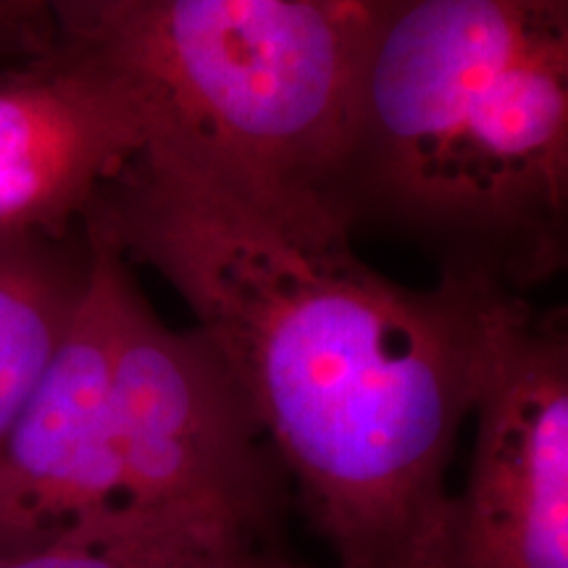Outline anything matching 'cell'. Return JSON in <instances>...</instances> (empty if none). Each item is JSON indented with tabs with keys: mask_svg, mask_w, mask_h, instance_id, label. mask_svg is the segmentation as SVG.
Here are the masks:
<instances>
[{
	"mask_svg": "<svg viewBox=\"0 0 568 568\" xmlns=\"http://www.w3.org/2000/svg\"><path fill=\"white\" fill-rule=\"evenodd\" d=\"M88 226L0 230V447L67 337L88 290Z\"/></svg>",
	"mask_w": 568,
	"mask_h": 568,
	"instance_id": "52a82bcc",
	"label": "cell"
},
{
	"mask_svg": "<svg viewBox=\"0 0 568 568\" xmlns=\"http://www.w3.org/2000/svg\"><path fill=\"white\" fill-rule=\"evenodd\" d=\"M90 280L67 337L0 447V556L126 510L111 403L113 284L122 253L95 226Z\"/></svg>",
	"mask_w": 568,
	"mask_h": 568,
	"instance_id": "5b68a950",
	"label": "cell"
},
{
	"mask_svg": "<svg viewBox=\"0 0 568 568\" xmlns=\"http://www.w3.org/2000/svg\"><path fill=\"white\" fill-rule=\"evenodd\" d=\"M466 485L437 568H568V329L518 295L497 322Z\"/></svg>",
	"mask_w": 568,
	"mask_h": 568,
	"instance_id": "277c9868",
	"label": "cell"
},
{
	"mask_svg": "<svg viewBox=\"0 0 568 568\" xmlns=\"http://www.w3.org/2000/svg\"><path fill=\"white\" fill-rule=\"evenodd\" d=\"M84 222L187 303L337 568H437L447 468L518 295L387 280L326 203L255 190L163 132Z\"/></svg>",
	"mask_w": 568,
	"mask_h": 568,
	"instance_id": "6da1fadb",
	"label": "cell"
},
{
	"mask_svg": "<svg viewBox=\"0 0 568 568\" xmlns=\"http://www.w3.org/2000/svg\"><path fill=\"white\" fill-rule=\"evenodd\" d=\"M153 132L138 88L95 48L0 63V230L80 226Z\"/></svg>",
	"mask_w": 568,
	"mask_h": 568,
	"instance_id": "8992f818",
	"label": "cell"
},
{
	"mask_svg": "<svg viewBox=\"0 0 568 568\" xmlns=\"http://www.w3.org/2000/svg\"><path fill=\"white\" fill-rule=\"evenodd\" d=\"M297 568H305V566H297Z\"/></svg>",
	"mask_w": 568,
	"mask_h": 568,
	"instance_id": "8fae6325",
	"label": "cell"
},
{
	"mask_svg": "<svg viewBox=\"0 0 568 568\" xmlns=\"http://www.w3.org/2000/svg\"><path fill=\"white\" fill-rule=\"evenodd\" d=\"M335 209L524 295L568 255V0H385Z\"/></svg>",
	"mask_w": 568,
	"mask_h": 568,
	"instance_id": "7a4b0ae2",
	"label": "cell"
},
{
	"mask_svg": "<svg viewBox=\"0 0 568 568\" xmlns=\"http://www.w3.org/2000/svg\"><path fill=\"white\" fill-rule=\"evenodd\" d=\"M385 0H124L95 40L155 132L274 195L322 201L353 138Z\"/></svg>",
	"mask_w": 568,
	"mask_h": 568,
	"instance_id": "3957f363",
	"label": "cell"
},
{
	"mask_svg": "<svg viewBox=\"0 0 568 568\" xmlns=\"http://www.w3.org/2000/svg\"><path fill=\"white\" fill-rule=\"evenodd\" d=\"M17 61V53H13L9 27H6V0H0V63Z\"/></svg>",
	"mask_w": 568,
	"mask_h": 568,
	"instance_id": "30bf717a",
	"label": "cell"
},
{
	"mask_svg": "<svg viewBox=\"0 0 568 568\" xmlns=\"http://www.w3.org/2000/svg\"><path fill=\"white\" fill-rule=\"evenodd\" d=\"M0 568H297L272 539L230 521L113 510L40 548L0 556Z\"/></svg>",
	"mask_w": 568,
	"mask_h": 568,
	"instance_id": "ba28073f",
	"label": "cell"
},
{
	"mask_svg": "<svg viewBox=\"0 0 568 568\" xmlns=\"http://www.w3.org/2000/svg\"><path fill=\"white\" fill-rule=\"evenodd\" d=\"M124 0H6L17 59H32L55 48L95 40Z\"/></svg>",
	"mask_w": 568,
	"mask_h": 568,
	"instance_id": "9c48e42d",
	"label": "cell"
}]
</instances>
